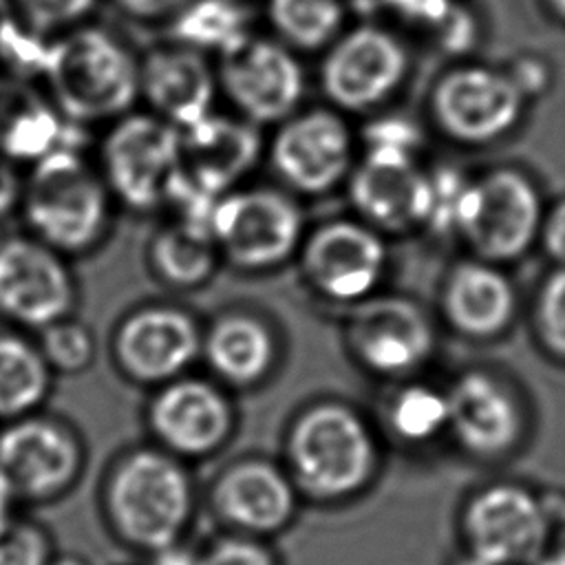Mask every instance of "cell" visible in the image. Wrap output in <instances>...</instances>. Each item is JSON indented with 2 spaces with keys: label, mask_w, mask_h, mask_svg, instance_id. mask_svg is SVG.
<instances>
[{
  "label": "cell",
  "mask_w": 565,
  "mask_h": 565,
  "mask_svg": "<svg viewBox=\"0 0 565 565\" xmlns=\"http://www.w3.org/2000/svg\"><path fill=\"white\" fill-rule=\"evenodd\" d=\"M18 207L31 236L68 258L93 252L106 236L113 194L77 146H62L29 166Z\"/></svg>",
  "instance_id": "6da1fadb"
},
{
  "label": "cell",
  "mask_w": 565,
  "mask_h": 565,
  "mask_svg": "<svg viewBox=\"0 0 565 565\" xmlns=\"http://www.w3.org/2000/svg\"><path fill=\"white\" fill-rule=\"evenodd\" d=\"M49 102L73 126L115 121L139 97V64L110 31L79 24L49 42L40 71Z\"/></svg>",
  "instance_id": "7a4b0ae2"
},
{
  "label": "cell",
  "mask_w": 565,
  "mask_h": 565,
  "mask_svg": "<svg viewBox=\"0 0 565 565\" xmlns=\"http://www.w3.org/2000/svg\"><path fill=\"white\" fill-rule=\"evenodd\" d=\"M104 510L115 534L157 552L179 541L192 510V488L179 461L141 448L126 455L104 486Z\"/></svg>",
  "instance_id": "3957f363"
},
{
  "label": "cell",
  "mask_w": 565,
  "mask_h": 565,
  "mask_svg": "<svg viewBox=\"0 0 565 565\" xmlns=\"http://www.w3.org/2000/svg\"><path fill=\"white\" fill-rule=\"evenodd\" d=\"M287 459L294 481L316 499H342L369 483L377 452L366 422L344 404L309 406L291 426Z\"/></svg>",
  "instance_id": "277c9868"
},
{
  "label": "cell",
  "mask_w": 565,
  "mask_h": 565,
  "mask_svg": "<svg viewBox=\"0 0 565 565\" xmlns=\"http://www.w3.org/2000/svg\"><path fill=\"white\" fill-rule=\"evenodd\" d=\"M99 172L113 199L132 210L168 203L181 177V130L159 115L117 117L99 146Z\"/></svg>",
  "instance_id": "5b68a950"
},
{
  "label": "cell",
  "mask_w": 565,
  "mask_h": 565,
  "mask_svg": "<svg viewBox=\"0 0 565 565\" xmlns=\"http://www.w3.org/2000/svg\"><path fill=\"white\" fill-rule=\"evenodd\" d=\"M84 470L79 435L62 419L31 413L0 428V475L18 503H49L64 497Z\"/></svg>",
  "instance_id": "8992f818"
},
{
  "label": "cell",
  "mask_w": 565,
  "mask_h": 565,
  "mask_svg": "<svg viewBox=\"0 0 565 565\" xmlns=\"http://www.w3.org/2000/svg\"><path fill=\"white\" fill-rule=\"evenodd\" d=\"M79 300L71 258L40 238H0V318L26 331L73 316Z\"/></svg>",
  "instance_id": "52a82bcc"
},
{
  "label": "cell",
  "mask_w": 565,
  "mask_h": 565,
  "mask_svg": "<svg viewBox=\"0 0 565 565\" xmlns=\"http://www.w3.org/2000/svg\"><path fill=\"white\" fill-rule=\"evenodd\" d=\"M212 234L216 247L243 269H267L296 249L302 212L282 192L269 188L227 192L216 201Z\"/></svg>",
  "instance_id": "ba28073f"
},
{
  "label": "cell",
  "mask_w": 565,
  "mask_h": 565,
  "mask_svg": "<svg viewBox=\"0 0 565 565\" xmlns=\"http://www.w3.org/2000/svg\"><path fill=\"white\" fill-rule=\"evenodd\" d=\"M539 221L541 207L532 183L516 170L499 168L468 183L457 232L481 258L510 260L530 247Z\"/></svg>",
  "instance_id": "9c48e42d"
},
{
  "label": "cell",
  "mask_w": 565,
  "mask_h": 565,
  "mask_svg": "<svg viewBox=\"0 0 565 565\" xmlns=\"http://www.w3.org/2000/svg\"><path fill=\"white\" fill-rule=\"evenodd\" d=\"M463 539L468 565H523L541 554L547 516L530 490L497 483L468 503Z\"/></svg>",
  "instance_id": "30bf717a"
},
{
  "label": "cell",
  "mask_w": 565,
  "mask_h": 565,
  "mask_svg": "<svg viewBox=\"0 0 565 565\" xmlns=\"http://www.w3.org/2000/svg\"><path fill=\"white\" fill-rule=\"evenodd\" d=\"M406 66V51L393 33L380 26H358L329 49L322 88L340 108L369 110L397 90Z\"/></svg>",
  "instance_id": "8fae6325"
},
{
  "label": "cell",
  "mask_w": 565,
  "mask_h": 565,
  "mask_svg": "<svg viewBox=\"0 0 565 565\" xmlns=\"http://www.w3.org/2000/svg\"><path fill=\"white\" fill-rule=\"evenodd\" d=\"M523 93L516 82L488 66H461L439 79L433 113L439 126L466 143L503 137L521 117Z\"/></svg>",
  "instance_id": "7c38bea8"
},
{
  "label": "cell",
  "mask_w": 565,
  "mask_h": 565,
  "mask_svg": "<svg viewBox=\"0 0 565 565\" xmlns=\"http://www.w3.org/2000/svg\"><path fill=\"white\" fill-rule=\"evenodd\" d=\"M221 84L247 121L289 119L305 93L298 60L271 40L247 38L221 62Z\"/></svg>",
  "instance_id": "4fadbf2b"
},
{
  "label": "cell",
  "mask_w": 565,
  "mask_h": 565,
  "mask_svg": "<svg viewBox=\"0 0 565 565\" xmlns=\"http://www.w3.org/2000/svg\"><path fill=\"white\" fill-rule=\"evenodd\" d=\"M349 344L366 369L382 375H402L430 358L435 333L428 316L415 302L380 296L353 311Z\"/></svg>",
  "instance_id": "5bb4252c"
},
{
  "label": "cell",
  "mask_w": 565,
  "mask_h": 565,
  "mask_svg": "<svg viewBox=\"0 0 565 565\" xmlns=\"http://www.w3.org/2000/svg\"><path fill=\"white\" fill-rule=\"evenodd\" d=\"M271 163L294 190L320 194L342 181L351 166V132L331 110L289 117L274 137Z\"/></svg>",
  "instance_id": "9a60e30c"
},
{
  "label": "cell",
  "mask_w": 565,
  "mask_h": 565,
  "mask_svg": "<svg viewBox=\"0 0 565 565\" xmlns=\"http://www.w3.org/2000/svg\"><path fill=\"white\" fill-rule=\"evenodd\" d=\"M115 358L135 382H168L199 353L194 320L172 307H143L121 320L115 331Z\"/></svg>",
  "instance_id": "2e32d148"
},
{
  "label": "cell",
  "mask_w": 565,
  "mask_h": 565,
  "mask_svg": "<svg viewBox=\"0 0 565 565\" xmlns=\"http://www.w3.org/2000/svg\"><path fill=\"white\" fill-rule=\"evenodd\" d=\"M382 238L362 223L331 221L318 227L305 247V271L311 285L333 300L369 296L384 271Z\"/></svg>",
  "instance_id": "e0dca14e"
},
{
  "label": "cell",
  "mask_w": 565,
  "mask_h": 565,
  "mask_svg": "<svg viewBox=\"0 0 565 565\" xmlns=\"http://www.w3.org/2000/svg\"><path fill=\"white\" fill-rule=\"evenodd\" d=\"M349 194L371 225L399 232L426 223L430 174H424L408 152L369 148L351 177Z\"/></svg>",
  "instance_id": "ac0fdd59"
},
{
  "label": "cell",
  "mask_w": 565,
  "mask_h": 565,
  "mask_svg": "<svg viewBox=\"0 0 565 565\" xmlns=\"http://www.w3.org/2000/svg\"><path fill=\"white\" fill-rule=\"evenodd\" d=\"M148 422L168 450L199 457L223 444L232 411L216 386L203 380H174L152 399Z\"/></svg>",
  "instance_id": "d6986e66"
},
{
  "label": "cell",
  "mask_w": 565,
  "mask_h": 565,
  "mask_svg": "<svg viewBox=\"0 0 565 565\" xmlns=\"http://www.w3.org/2000/svg\"><path fill=\"white\" fill-rule=\"evenodd\" d=\"M448 395V428L475 457H501L521 435V413L510 391L483 371H468Z\"/></svg>",
  "instance_id": "ffe728a7"
},
{
  "label": "cell",
  "mask_w": 565,
  "mask_h": 565,
  "mask_svg": "<svg viewBox=\"0 0 565 565\" xmlns=\"http://www.w3.org/2000/svg\"><path fill=\"white\" fill-rule=\"evenodd\" d=\"M260 150V137L249 121L225 115L181 130V170L203 192L223 196L249 172Z\"/></svg>",
  "instance_id": "44dd1931"
},
{
  "label": "cell",
  "mask_w": 565,
  "mask_h": 565,
  "mask_svg": "<svg viewBox=\"0 0 565 565\" xmlns=\"http://www.w3.org/2000/svg\"><path fill=\"white\" fill-rule=\"evenodd\" d=\"M139 88L154 113L179 130L212 115L216 82L196 49L168 46L139 64Z\"/></svg>",
  "instance_id": "7402d4cb"
},
{
  "label": "cell",
  "mask_w": 565,
  "mask_h": 565,
  "mask_svg": "<svg viewBox=\"0 0 565 565\" xmlns=\"http://www.w3.org/2000/svg\"><path fill=\"white\" fill-rule=\"evenodd\" d=\"M218 514L254 534L285 527L296 510L291 481L267 461H241L227 468L214 486Z\"/></svg>",
  "instance_id": "603a6c76"
},
{
  "label": "cell",
  "mask_w": 565,
  "mask_h": 565,
  "mask_svg": "<svg viewBox=\"0 0 565 565\" xmlns=\"http://www.w3.org/2000/svg\"><path fill=\"white\" fill-rule=\"evenodd\" d=\"M444 311L450 324L466 335H497L512 320L514 291L499 269L475 260L461 263L448 276Z\"/></svg>",
  "instance_id": "cb8c5ba5"
},
{
  "label": "cell",
  "mask_w": 565,
  "mask_h": 565,
  "mask_svg": "<svg viewBox=\"0 0 565 565\" xmlns=\"http://www.w3.org/2000/svg\"><path fill=\"white\" fill-rule=\"evenodd\" d=\"M210 366L232 384H254L271 366L274 342L263 322L234 313L221 318L205 338Z\"/></svg>",
  "instance_id": "d4e9b609"
},
{
  "label": "cell",
  "mask_w": 565,
  "mask_h": 565,
  "mask_svg": "<svg viewBox=\"0 0 565 565\" xmlns=\"http://www.w3.org/2000/svg\"><path fill=\"white\" fill-rule=\"evenodd\" d=\"M53 369L38 342L15 331H0V419H18L44 404Z\"/></svg>",
  "instance_id": "484cf974"
},
{
  "label": "cell",
  "mask_w": 565,
  "mask_h": 565,
  "mask_svg": "<svg viewBox=\"0 0 565 565\" xmlns=\"http://www.w3.org/2000/svg\"><path fill=\"white\" fill-rule=\"evenodd\" d=\"M66 121L51 102L26 97L13 104L0 119V154L18 163H35L49 152L71 146L64 139Z\"/></svg>",
  "instance_id": "4316f807"
},
{
  "label": "cell",
  "mask_w": 565,
  "mask_h": 565,
  "mask_svg": "<svg viewBox=\"0 0 565 565\" xmlns=\"http://www.w3.org/2000/svg\"><path fill=\"white\" fill-rule=\"evenodd\" d=\"M172 35L190 49H216L223 55L243 44L247 15L234 0H190L172 24Z\"/></svg>",
  "instance_id": "83f0119b"
},
{
  "label": "cell",
  "mask_w": 565,
  "mask_h": 565,
  "mask_svg": "<svg viewBox=\"0 0 565 565\" xmlns=\"http://www.w3.org/2000/svg\"><path fill=\"white\" fill-rule=\"evenodd\" d=\"M152 263L172 285H199L214 269L216 241L214 236L177 221L157 234L152 243Z\"/></svg>",
  "instance_id": "f1b7e54d"
},
{
  "label": "cell",
  "mask_w": 565,
  "mask_h": 565,
  "mask_svg": "<svg viewBox=\"0 0 565 565\" xmlns=\"http://www.w3.org/2000/svg\"><path fill=\"white\" fill-rule=\"evenodd\" d=\"M342 0H269V20L276 31L298 49L329 44L342 24Z\"/></svg>",
  "instance_id": "f546056e"
},
{
  "label": "cell",
  "mask_w": 565,
  "mask_h": 565,
  "mask_svg": "<svg viewBox=\"0 0 565 565\" xmlns=\"http://www.w3.org/2000/svg\"><path fill=\"white\" fill-rule=\"evenodd\" d=\"M391 428L406 441H428L448 428V395L426 384L402 388L388 408Z\"/></svg>",
  "instance_id": "4dcf8cb0"
},
{
  "label": "cell",
  "mask_w": 565,
  "mask_h": 565,
  "mask_svg": "<svg viewBox=\"0 0 565 565\" xmlns=\"http://www.w3.org/2000/svg\"><path fill=\"white\" fill-rule=\"evenodd\" d=\"M38 347L53 373L60 375L82 373L95 360V335L73 316L38 331Z\"/></svg>",
  "instance_id": "1f68e13d"
},
{
  "label": "cell",
  "mask_w": 565,
  "mask_h": 565,
  "mask_svg": "<svg viewBox=\"0 0 565 565\" xmlns=\"http://www.w3.org/2000/svg\"><path fill=\"white\" fill-rule=\"evenodd\" d=\"M97 0H11L13 15L33 33L53 40L86 22Z\"/></svg>",
  "instance_id": "d6a6232c"
},
{
  "label": "cell",
  "mask_w": 565,
  "mask_h": 565,
  "mask_svg": "<svg viewBox=\"0 0 565 565\" xmlns=\"http://www.w3.org/2000/svg\"><path fill=\"white\" fill-rule=\"evenodd\" d=\"M53 554L51 536L42 523L15 514L0 527V565H49Z\"/></svg>",
  "instance_id": "836d02e7"
},
{
  "label": "cell",
  "mask_w": 565,
  "mask_h": 565,
  "mask_svg": "<svg viewBox=\"0 0 565 565\" xmlns=\"http://www.w3.org/2000/svg\"><path fill=\"white\" fill-rule=\"evenodd\" d=\"M470 181H463L455 170H439L430 177V210L426 223L437 230H457L459 210Z\"/></svg>",
  "instance_id": "e575fe53"
},
{
  "label": "cell",
  "mask_w": 565,
  "mask_h": 565,
  "mask_svg": "<svg viewBox=\"0 0 565 565\" xmlns=\"http://www.w3.org/2000/svg\"><path fill=\"white\" fill-rule=\"evenodd\" d=\"M539 324L550 349L565 355V269L554 274L541 294Z\"/></svg>",
  "instance_id": "d590c367"
},
{
  "label": "cell",
  "mask_w": 565,
  "mask_h": 565,
  "mask_svg": "<svg viewBox=\"0 0 565 565\" xmlns=\"http://www.w3.org/2000/svg\"><path fill=\"white\" fill-rule=\"evenodd\" d=\"M201 565H276L267 547L247 539L216 541L203 556Z\"/></svg>",
  "instance_id": "8d00e7d4"
},
{
  "label": "cell",
  "mask_w": 565,
  "mask_h": 565,
  "mask_svg": "<svg viewBox=\"0 0 565 565\" xmlns=\"http://www.w3.org/2000/svg\"><path fill=\"white\" fill-rule=\"evenodd\" d=\"M366 139H369V148H386V150L413 154L417 132L413 126L404 121H382L369 128Z\"/></svg>",
  "instance_id": "74e56055"
},
{
  "label": "cell",
  "mask_w": 565,
  "mask_h": 565,
  "mask_svg": "<svg viewBox=\"0 0 565 565\" xmlns=\"http://www.w3.org/2000/svg\"><path fill=\"white\" fill-rule=\"evenodd\" d=\"M117 7L135 18L177 15L190 0H115Z\"/></svg>",
  "instance_id": "f35d334b"
},
{
  "label": "cell",
  "mask_w": 565,
  "mask_h": 565,
  "mask_svg": "<svg viewBox=\"0 0 565 565\" xmlns=\"http://www.w3.org/2000/svg\"><path fill=\"white\" fill-rule=\"evenodd\" d=\"M545 247L554 258L565 260V203H561L545 225Z\"/></svg>",
  "instance_id": "ab89813d"
},
{
  "label": "cell",
  "mask_w": 565,
  "mask_h": 565,
  "mask_svg": "<svg viewBox=\"0 0 565 565\" xmlns=\"http://www.w3.org/2000/svg\"><path fill=\"white\" fill-rule=\"evenodd\" d=\"M510 77L516 82V86L521 88L523 95L525 93H534V90H539L545 84L543 68L536 62H521Z\"/></svg>",
  "instance_id": "60d3db41"
},
{
  "label": "cell",
  "mask_w": 565,
  "mask_h": 565,
  "mask_svg": "<svg viewBox=\"0 0 565 565\" xmlns=\"http://www.w3.org/2000/svg\"><path fill=\"white\" fill-rule=\"evenodd\" d=\"M152 554H154L152 565H201V556L192 554L190 550L181 547L179 543H172Z\"/></svg>",
  "instance_id": "b9f144b4"
},
{
  "label": "cell",
  "mask_w": 565,
  "mask_h": 565,
  "mask_svg": "<svg viewBox=\"0 0 565 565\" xmlns=\"http://www.w3.org/2000/svg\"><path fill=\"white\" fill-rule=\"evenodd\" d=\"M15 503H18V499H15L13 490L0 475V527H4L15 516V512H13Z\"/></svg>",
  "instance_id": "7bdbcfd3"
},
{
  "label": "cell",
  "mask_w": 565,
  "mask_h": 565,
  "mask_svg": "<svg viewBox=\"0 0 565 565\" xmlns=\"http://www.w3.org/2000/svg\"><path fill=\"white\" fill-rule=\"evenodd\" d=\"M49 565H88V563L75 554H53Z\"/></svg>",
  "instance_id": "ee69618b"
},
{
  "label": "cell",
  "mask_w": 565,
  "mask_h": 565,
  "mask_svg": "<svg viewBox=\"0 0 565 565\" xmlns=\"http://www.w3.org/2000/svg\"><path fill=\"white\" fill-rule=\"evenodd\" d=\"M539 565H565V550H561V552H554V554L545 556Z\"/></svg>",
  "instance_id": "f6af8a7d"
},
{
  "label": "cell",
  "mask_w": 565,
  "mask_h": 565,
  "mask_svg": "<svg viewBox=\"0 0 565 565\" xmlns=\"http://www.w3.org/2000/svg\"><path fill=\"white\" fill-rule=\"evenodd\" d=\"M13 15V9H11V0H0V26Z\"/></svg>",
  "instance_id": "bcb514c9"
},
{
  "label": "cell",
  "mask_w": 565,
  "mask_h": 565,
  "mask_svg": "<svg viewBox=\"0 0 565 565\" xmlns=\"http://www.w3.org/2000/svg\"><path fill=\"white\" fill-rule=\"evenodd\" d=\"M552 4L556 7V11H558L561 15H565V0H552Z\"/></svg>",
  "instance_id": "7dc6e473"
}]
</instances>
